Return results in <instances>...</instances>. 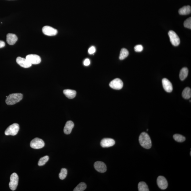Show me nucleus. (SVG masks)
<instances>
[{"instance_id": "nucleus-8", "label": "nucleus", "mask_w": 191, "mask_h": 191, "mask_svg": "<svg viewBox=\"0 0 191 191\" xmlns=\"http://www.w3.org/2000/svg\"><path fill=\"white\" fill-rule=\"evenodd\" d=\"M26 58L32 64H38L41 62V58L37 55H28L26 57Z\"/></svg>"}, {"instance_id": "nucleus-23", "label": "nucleus", "mask_w": 191, "mask_h": 191, "mask_svg": "<svg viewBox=\"0 0 191 191\" xmlns=\"http://www.w3.org/2000/svg\"><path fill=\"white\" fill-rule=\"evenodd\" d=\"M87 185L84 182L80 183L75 188L73 191H83L85 190V189L87 188Z\"/></svg>"}, {"instance_id": "nucleus-24", "label": "nucleus", "mask_w": 191, "mask_h": 191, "mask_svg": "<svg viewBox=\"0 0 191 191\" xmlns=\"http://www.w3.org/2000/svg\"><path fill=\"white\" fill-rule=\"evenodd\" d=\"M173 137L175 140L179 142H183L185 140V137L179 134H175Z\"/></svg>"}, {"instance_id": "nucleus-5", "label": "nucleus", "mask_w": 191, "mask_h": 191, "mask_svg": "<svg viewBox=\"0 0 191 191\" xmlns=\"http://www.w3.org/2000/svg\"><path fill=\"white\" fill-rule=\"evenodd\" d=\"M168 35L172 44L175 46H179L180 43V39L177 34L173 30H170Z\"/></svg>"}, {"instance_id": "nucleus-32", "label": "nucleus", "mask_w": 191, "mask_h": 191, "mask_svg": "<svg viewBox=\"0 0 191 191\" xmlns=\"http://www.w3.org/2000/svg\"><path fill=\"white\" fill-rule=\"evenodd\" d=\"M190 156H191V151H190Z\"/></svg>"}, {"instance_id": "nucleus-21", "label": "nucleus", "mask_w": 191, "mask_h": 191, "mask_svg": "<svg viewBox=\"0 0 191 191\" xmlns=\"http://www.w3.org/2000/svg\"><path fill=\"white\" fill-rule=\"evenodd\" d=\"M129 55V51L125 48H122L121 49L120 54L119 56V59L123 60L127 58Z\"/></svg>"}, {"instance_id": "nucleus-10", "label": "nucleus", "mask_w": 191, "mask_h": 191, "mask_svg": "<svg viewBox=\"0 0 191 191\" xmlns=\"http://www.w3.org/2000/svg\"><path fill=\"white\" fill-rule=\"evenodd\" d=\"M157 183L159 188L165 190L167 188L168 182L165 178L163 176H159L157 179Z\"/></svg>"}, {"instance_id": "nucleus-4", "label": "nucleus", "mask_w": 191, "mask_h": 191, "mask_svg": "<svg viewBox=\"0 0 191 191\" xmlns=\"http://www.w3.org/2000/svg\"><path fill=\"white\" fill-rule=\"evenodd\" d=\"M19 179L18 176L16 173H13L11 175L9 186L11 190L14 191L17 189Z\"/></svg>"}, {"instance_id": "nucleus-27", "label": "nucleus", "mask_w": 191, "mask_h": 191, "mask_svg": "<svg viewBox=\"0 0 191 191\" xmlns=\"http://www.w3.org/2000/svg\"><path fill=\"white\" fill-rule=\"evenodd\" d=\"M184 26L185 28L191 29V18L190 17L189 18L184 21Z\"/></svg>"}, {"instance_id": "nucleus-30", "label": "nucleus", "mask_w": 191, "mask_h": 191, "mask_svg": "<svg viewBox=\"0 0 191 191\" xmlns=\"http://www.w3.org/2000/svg\"><path fill=\"white\" fill-rule=\"evenodd\" d=\"M90 64V60L88 59H85V60L84 61V64L85 66H88Z\"/></svg>"}, {"instance_id": "nucleus-15", "label": "nucleus", "mask_w": 191, "mask_h": 191, "mask_svg": "<svg viewBox=\"0 0 191 191\" xmlns=\"http://www.w3.org/2000/svg\"><path fill=\"white\" fill-rule=\"evenodd\" d=\"M17 37L15 34L8 33L6 35V41L9 45H14L17 41Z\"/></svg>"}, {"instance_id": "nucleus-20", "label": "nucleus", "mask_w": 191, "mask_h": 191, "mask_svg": "<svg viewBox=\"0 0 191 191\" xmlns=\"http://www.w3.org/2000/svg\"><path fill=\"white\" fill-rule=\"evenodd\" d=\"M183 98L185 99H189L191 97V90L190 88L187 87L183 91L182 93Z\"/></svg>"}, {"instance_id": "nucleus-29", "label": "nucleus", "mask_w": 191, "mask_h": 191, "mask_svg": "<svg viewBox=\"0 0 191 191\" xmlns=\"http://www.w3.org/2000/svg\"><path fill=\"white\" fill-rule=\"evenodd\" d=\"M96 51V48L93 46L91 47L88 50V53L91 55L94 54L95 53Z\"/></svg>"}, {"instance_id": "nucleus-22", "label": "nucleus", "mask_w": 191, "mask_h": 191, "mask_svg": "<svg viewBox=\"0 0 191 191\" xmlns=\"http://www.w3.org/2000/svg\"><path fill=\"white\" fill-rule=\"evenodd\" d=\"M138 189L139 191H149V189L146 183L140 182L138 184Z\"/></svg>"}, {"instance_id": "nucleus-25", "label": "nucleus", "mask_w": 191, "mask_h": 191, "mask_svg": "<svg viewBox=\"0 0 191 191\" xmlns=\"http://www.w3.org/2000/svg\"><path fill=\"white\" fill-rule=\"evenodd\" d=\"M49 160V157L48 156H45L40 158L38 161V165L39 166H42L48 161Z\"/></svg>"}, {"instance_id": "nucleus-11", "label": "nucleus", "mask_w": 191, "mask_h": 191, "mask_svg": "<svg viewBox=\"0 0 191 191\" xmlns=\"http://www.w3.org/2000/svg\"><path fill=\"white\" fill-rule=\"evenodd\" d=\"M16 61L19 65L21 67L25 68L30 67L32 66V64L27 60L26 58H22L19 57L17 58Z\"/></svg>"}, {"instance_id": "nucleus-1", "label": "nucleus", "mask_w": 191, "mask_h": 191, "mask_svg": "<svg viewBox=\"0 0 191 191\" xmlns=\"http://www.w3.org/2000/svg\"><path fill=\"white\" fill-rule=\"evenodd\" d=\"M139 141L140 145L144 148L149 149L151 148V140L147 133L143 132L140 134L139 138Z\"/></svg>"}, {"instance_id": "nucleus-14", "label": "nucleus", "mask_w": 191, "mask_h": 191, "mask_svg": "<svg viewBox=\"0 0 191 191\" xmlns=\"http://www.w3.org/2000/svg\"><path fill=\"white\" fill-rule=\"evenodd\" d=\"M162 84L163 89L167 93H171L173 90V86L171 82L166 78L162 80Z\"/></svg>"}, {"instance_id": "nucleus-18", "label": "nucleus", "mask_w": 191, "mask_h": 191, "mask_svg": "<svg viewBox=\"0 0 191 191\" xmlns=\"http://www.w3.org/2000/svg\"><path fill=\"white\" fill-rule=\"evenodd\" d=\"M179 13L181 15H187L190 14L191 12V8L190 6H186L179 9Z\"/></svg>"}, {"instance_id": "nucleus-28", "label": "nucleus", "mask_w": 191, "mask_h": 191, "mask_svg": "<svg viewBox=\"0 0 191 191\" xmlns=\"http://www.w3.org/2000/svg\"><path fill=\"white\" fill-rule=\"evenodd\" d=\"M134 49L136 52H141L143 51V47L141 45H138L135 46Z\"/></svg>"}, {"instance_id": "nucleus-2", "label": "nucleus", "mask_w": 191, "mask_h": 191, "mask_svg": "<svg viewBox=\"0 0 191 191\" xmlns=\"http://www.w3.org/2000/svg\"><path fill=\"white\" fill-rule=\"evenodd\" d=\"M6 104L12 105L19 102L22 100L23 95L20 93L11 94L6 98Z\"/></svg>"}, {"instance_id": "nucleus-13", "label": "nucleus", "mask_w": 191, "mask_h": 191, "mask_svg": "<svg viewBox=\"0 0 191 191\" xmlns=\"http://www.w3.org/2000/svg\"><path fill=\"white\" fill-rule=\"evenodd\" d=\"M100 144L103 148H108L113 146L115 144V141L111 138H104L101 141Z\"/></svg>"}, {"instance_id": "nucleus-19", "label": "nucleus", "mask_w": 191, "mask_h": 191, "mask_svg": "<svg viewBox=\"0 0 191 191\" xmlns=\"http://www.w3.org/2000/svg\"><path fill=\"white\" fill-rule=\"evenodd\" d=\"M188 69L187 67L183 68L181 69L179 73V78L181 80H185L188 75Z\"/></svg>"}, {"instance_id": "nucleus-7", "label": "nucleus", "mask_w": 191, "mask_h": 191, "mask_svg": "<svg viewBox=\"0 0 191 191\" xmlns=\"http://www.w3.org/2000/svg\"><path fill=\"white\" fill-rule=\"evenodd\" d=\"M109 86L114 89L119 90L123 87V83L120 79L116 78L110 82Z\"/></svg>"}, {"instance_id": "nucleus-17", "label": "nucleus", "mask_w": 191, "mask_h": 191, "mask_svg": "<svg viewBox=\"0 0 191 191\" xmlns=\"http://www.w3.org/2000/svg\"><path fill=\"white\" fill-rule=\"evenodd\" d=\"M64 93L67 98L69 99H73L76 96V91L74 90L66 89L64 90Z\"/></svg>"}, {"instance_id": "nucleus-26", "label": "nucleus", "mask_w": 191, "mask_h": 191, "mask_svg": "<svg viewBox=\"0 0 191 191\" xmlns=\"http://www.w3.org/2000/svg\"><path fill=\"white\" fill-rule=\"evenodd\" d=\"M67 170L65 168H63L61 170V172L59 174L60 179L61 180H64L67 177Z\"/></svg>"}, {"instance_id": "nucleus-6", "label": "nucleus", "mask_w": 191, "mask_h": 191, "mask_svg": "<svg viewBox=\"0 0 191 191\" xmlns=\"http://www.w3.org/2000/svg\"><path fill=\"white\" fill-rule=\"evenodd\" d=\"M45 146L44 141L42 139L36 138L32 140L30 143V146L35 149H40Z\"/></svg>"}, {"instance_id": "nucleus-12", "label": "nucleus", "mask_w": 191, "mask_h": 191, "mask_svg": "<svg viewBox=\"0 0 191 191\" xmlns=\"http://www.w3.org/2000/svg\"><path fill=\"white\" fill-rule=\"evenodd\" d=\"M96 171L100 173H104L107 171V166L104 163L101 161H97L94 165Z\"/></svg>"}, {"instance_id": "nucleus-31", "label": "nucleus", "mask_w": 191, "mask_h": 191, "mask_svg": "<svg viewBox=\"0 0 191 191\" xmlns=\"http://www.w3.org/2000/svg\"><path fill=\"white\" fill-rule=\"evenodd\" d=\"M5 46V43L2 40H0V48L4 47Z\"/></svg>"}, {"instance_id": "nucleus-16", "label": "nucleus", "mask_w": 191, "mask_h": 191, "mask_svg": "<svg viewBox=\"0 0 191 191\" xmlns=\"http://www.w3.org/2000/svg\"><path fill=\"white\" fill-rule=\"evenodd\" d=\"M74 124L72 121H69L66 123L64 128V132L66 135H69L72 132L74 127Z\"/></svg>"}, {"instance_id": "nucleus-3", "label": "nucleus", "mask_w": 191, "mask_h": 191, "mask_svg": "<svg viewBox=\"0 0 191 191\" xmlns=\"http://www.w3.org/2000/svg\"><path fill=\"white\" fill-rule=\"evenodd\" d=\"M20 127L18 124L14 123L9 126L6 129L5 134L6 136H15L18 132Z\"/></svg>"}, {"instance_id": "nucleus-9", "label": "nucleus", "mask_w": 191, "mask_h": 191, "mask_svg": "<svg viewBox=\"0 0 191 191\" xmlns=\"http://www.w3.org/2000/svg\"><path fill=\"white\" fill-rule=\"evenodd\" d=\"M43 33L48 36H54L57 34L58 31L56 29L49 26H45L42 29Z\"/></svg>"}]
</instances>
